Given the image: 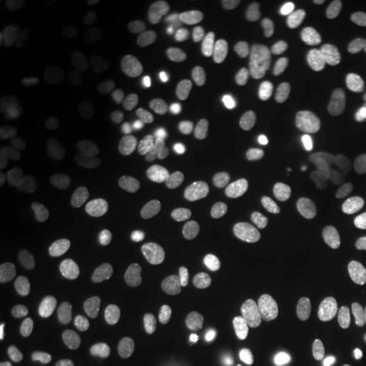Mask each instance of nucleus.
<instances>
[{"mask_svg": "<svg viewBox=\"0 0 366 366\" xmlns=\"http://www.w3.org/2000/svg\"><path fill=\"white\" fill-rule=\"evenodd\" d=\"M44 332L43 320L31 314L6 315L0 320V345L4 350L34 346Z\"/></svg>", "mask_w": 366, "mask_h": 366, "instance_id": "9", "label": "nucleus"}, {"mask_svg": "<svg viewBox=\"0 0 366 366\" xmlns=\"http://www.w3.org/2000/svg\"><path fill=\"white\" fill-rule=\"evenodd\" d=\"M277 297L287 309H300L309 299V283L300 277L282 278L277 287Z\"/></svg>", "mask_w": 366, "mask_h": 366, "instance_id": "21", "label": "nucleus"}, {"mask_svg": "<svg viewBox=\"0 0 366 366\" xmlns=\"http://www.w3.org/2000/svg\"><path fill=\"white\" fill-rule=\"evenodd\" d=\"M329 326H331V320H329L326 310L320 309L319 305H314L304 314V327L312 336L322 337V334L329 331Z\"/></svg>", "mask_w": 366, "mask_h": 366, "instance_id": "26", "label": "nucleus"}, {"mask_svg": "<svg viewBox=\"0 0 366 366\" xmlns=\"http://www.w3.org/2000/svg\"><path fill=\"white\" fill-rule=\"evenodd\" d=\"M346 366H366V340L353 350V353L346 361Z\"/></svg>", "mask_w": 366, "mask_h": 366, "instance_id": "32", "label": "nucleus"}, {"mask_svg": "<svg viewBox=\"0 0 366 366\" xmlns=\"http://www.w3.org/2000/svg\"><path fill=\"white\" fill-rule=\"evenodd\" d=\"M73 85H75V79L70 71H61L51 76L38 107L39 116L44 121H53L65 111L68 100L71 97Z\"/></svg>", "mask_w": 366, "mask_h": 366, "instance_id": "14", "label": "nucleus"}, {"mask_svg": "<svg viewBox=\"0 0 366 366\" xmlns=\"http://www.w3.org/2000/svg\"><path fill=\"white\" fill-rule=\"evenodd\" d=\"M172 199L182 212L199 214L207 204V192L192 175H178L172 183Z\"/></svg>", "mask_w": 366, "mask_h": 366, "instance_id": "17", "label": "nucleus"}, {"mask_svg": "<svg viewBox=\"0 0 366 366\" xmlns=\"http://www.w3.org/2000/svg\"><path fill=\"white\" fill-rule=\"evenodd\" d=\"M288 217L287 205L280 200H267V202L251 207L244 216V226L254 234H269L277 231Z\"/></svg>", "mask_w": 366, "mask_h": 366, "instance_id": "15", "label": "nucleus"}, {"mask_svg": "<svg viewBox=\"0 0 366 366\" xmlns=\"http://www.w3.org/2000/svg\"><path fill=\"white\" fill-rule=\"evenodd\" d=\"M278 241H280L282 248L287 251V254L294 259L304 258L305 254H309L310 248H312L310 246L309 227L304 226L302 222H292L283 227Z\"/></svg>", "mask_w": 366, "mask_h": 366, "instance_id": "20", "label": "nucleus"}, {"mask_svg": "<svg viewBox=\"0 0 366 366\" xmlns=\"http://www.w3.org/2000/svg\"><path fill=\"white\" fill-rule=\"evenodd\" d=\"M356 210L363 219H366V190L360 192L358 197H356Z\"/></svg>", "mask_w": 366, "mask_h": 366, "instance_id": "33", "label": "nucleus"}, {"mask_svg": "<svg viewBox=\"0 0 366 366\" xmlns=\"http://www.w3.org/2000/svg\"><path fill=\"white\" fill-rule=\"evenodd\" d=\"M116 366H158L157 361L137 346H126L117 353Z\"/></svg>", "mask_w": 366, "mask_h": 366, "instance_id": "27", "label": "nucleus"}, {"mask_svg": "<svg viewBox=\"0 0 366 366\" xmlns=\"http://www.w3.org/2000/svg\"><path fill=\"white\" fill-rule=\"evenodd\" d=\"M27 360L33 366H66V358L51 342H36L27 350Z\"/></svg>", "mask_w": 366, "mask_h": 366, "instance_id": "23", "label": "nucleus"}, {"mask_svg": "<svg viewBox=\"0 0 366 366\" xmlns=\"http://www.w3.org/2000/svg\"><path fill=\"white\" fill-rule=\"evenodd\" d=\"M194 278L210 299H226L236 287V269L221 251H207L194 263Z\"/></svg>", "mask_w": 366, "mask_h": 366, "instance_id": "8", "label": "nucleus"}, {"mask_svg": "<svg viewBox=\"0 0 366 366\" xmlns=\"http://www.w3.org/2000/svg\"><path fill=\"white\" fill-rule=\"evenodd\" d=\"M177 153L197 180H212L222 172L224 157L217 141L199 127H183L178 132Z\"/></svg>", "mask_w": 366, "mask_h": 366, "instance_id": "3", "label": "nucleus"}, {"mask_svg": "<svg viewBox=\"0 0 366 366\" xmlns=\"http://www.w3.org/2000/svg\"><path fill=\"white\" fill-rule=\"evenodd\" d=\"M341 287L347 294V299L353 300L361 309H366V274L355 272H346L341 277Z\"/></svg>", "mask_w": 366, "mask_h": 366, "instance_id": "24", "label": "nucleus"}, {"mask_svg": "<svg viewBox=\"0 0 366 366\" xmlns=\"http://www.w3.org/2000/svg\"><path fill=\"white\" fill-rule=\"evenodd\" d=\"M65 7L66 4L59 0H17L12 11L22 26L38 29L56 21Z\"/></svg>", "mask_w": 366, "mask_h": 366, "instance_id": "13", "label": "nucleus"}, {"mask_svg": "<svg viewBox=\"0 0 366 366\" xmlns=\"http://www.w3.org/2000/svg\"><path fill=\"white\" fill-rule=\"evenodd\" d=\"M12 366H24V365H12Z\"/></svg>", "mask_w": 366, "mask_h": 366, "instance_id": "35", "label": "nucleus"}, {"mask_svg": "<svg viewBox=\"0 0 366 366\" xmlns=\"http://www.w3.org/2000/svg\"><path fill=\"white\" fill-rule=\"evenodd\" d=\"M258 92V80L242 66H231L219 73L210 85V102L221 114H234L248 105Z\"/></svg>", "mask_w": 366, "mask_h": 366, "instance_id": "6", "label": "nucleus"}, {"mask_svg": "<svg viewBox=\"0 0 366 366\" xmlns=\"http://www.w3.org/2000/svg\"><path fill=\"white\" fill-rule=\"evenodd\" d=\"M162 194L159 173L144 163H129L117 168L109 182L111 202L124 212L136 214L154 207Z\"/></svg>", "mask_w": 366, "mask_h": 366, "instance_id": "2", "label": "nucleus"}, {"mask_svg": "<svg viewBox=\"0 0 366 366\" xmlns=\"http://www.w3.org/2000/svg\"><path fill=\"white\" fill-rule=\"evenodd\" d=\"M366 61L361 54L351 49L331 53L320 59V73L331 84H355L363 79Z\"/></svg>", "mask_w": 366, "mask_h": 366, "instance_id": "11", "label": "nucleus"}, {"mask_svg": "<svg viewBox=\"0 0 366 366\" xmlns=\"http://www.w3.org/2000/svg\"><path fill=\"white\" fill-rule=\"evenodd\" d=\"M48 269V253L39 241L19 237L4 242L0 249V272L4 280L22 283Z\"/></svg>", "mask_w": 366, "mask_h": 366, "instance_id": "5", "label": "nucleus"}, {"mask_svg": "<svg viewBox=\"0 0 366 366\" xmlns=\"http://www.w3.org/2000/svg\"><path fill=\"white\" fill-rule=\"evenodd\" d=\"M342 111L353 119L366 117V76L347 86L342 95Z\"/></svg>", "mask_w": 366, "mask_h": 366, "instance_id": "22", "label": "nucleus"}, {"mask_svg": "<svg viewBox=\"0 0 366 366\" xmlns=\"http://www.w3.org/2000/svg\"><path fill=\"white\" fill-rule=\"evenodd\" d=\"M148 302L136 290L122 292L112 305V319L121 326H141L148 319Z\"/></svg>", "mask_w": 366, "mask_h": 366, "instance_id": "18", "label": "nucleus"}, {"mask_svg": "<svg viewBox=\"0 0 366 366\" xmlns=\"http://www.w3.org/2000/svg\"><path fill=\"white\" fill-rule=\"evenodd\" d=\"M7 102H9L7 81L2 80V84H0V112H4V109H6V104Z\"/></svg>", "mask_w": 366, "mask_h": 366, "instance_id": "34", "label": "nucleus"}, {"mask_svg": "<svg viewBox=\"0 0 366 366\" xmlns=\"http://www.w3.org/2000/svg\"><path fill=\"white\" fill-rule=\"evenodd\" d=\"M143 9H144L143 0H119V2L112 4V11L122 17L134 16V14L143 11Z\"/></svg>", "mask_w": 366, "mask_h": 366, "instance_id": "30", "label": "nucleus"}, {"mask_svg": "<svg viewBox=\"0 0 366 366\" xmlns=\"http://www.w3.org/2000/svg\"><path fill=\"white\" fill-rule=\"evenodd\" d=\"M305 177L315 189L326 194H341L358 177V167L341 143L331 137H315L302 151Z\"/></svg>", "mask_w": 366, "mask_h": 366, "instance_id": "1", "label": "nucleus"}, {"mask_svg": "<svg viewBox=\"0 0 366 366\" xmlns=\"http://www.w3.org/2000/svg\"><path fill=\"white\" fill-rule=\"evenodd\" d=\"M49 80V68L36 59H27L14 68L7 80L9 109L14 116L24 119L33 114Z\"/></svg>", "mask_w": 366, "mask_h": 366, "instance_id": "4", "label": "nucleus"}, {"mask_svg": "<svg viewBox=\"0 0 366 366\" xmlns=\"http://www.w3.org/2000/svg\"><path fill=\"white\" fill-rule=\"evenodd\" d=\"M251 6L249 0H219L217 11L221 14H236Z\"/></svg>", "mask_w": 366, "mask_h": 366, "instance_id": "31", "label": "nucleus"}, {"mask_svg": "<svg viewBox=\"0 0 366 366\" xmlns=\"http://www.w3.org/2000/svg\"><path fill=\"white\" fill-rule=\"evenodd\" d=\"M346 241L341 234H326L315 242L307 254L309 269L319 277L331 274L346 258Z\"/></svg>", "mask_w": 366, "mask_h": 366, "instance_id": "12", "label": "nucleus"}, {"mask_svg": "<svg viewBox=\"0 0 366 366\" xmlns=\"http://www.w3.org/2000/svg\"><path fill=\"white\" fill-rule=\"evenodd\" d=\"M95 204L94 195H63L56 200V209L61 212H80L90 210Z\"/></svg>", "mask_w": 366, "mask_h": 366, "instance_id": "28", "label": "nucleus"}, {"mask_svg": "<svg viewBox=\"0 0 366 366\" xmlns=\"http://www.w3.org/2000/svg\"><path fill=\"white\" fill-rule=\"evenodd\" d=\"M226 158L229 170L239 185H251L267 175L273 164V158L253 139L244 136L232 137L227 143Z\"/></svg>", "mask_w": 366, "mask_h": 366, "instance_id": "7", "label": "nucleus"}, {"mask_svg": "<svg viewBox=\"0 0 366 366\" xmlns=\"http://www.w3.org/2000/svg\"><path fill=\"white\" fill-rule=\"evenodd\" d=\"M345 360L342 346L332 337H315L300 350L297 366H341Z\"/></svg>", "mask_w": 366, "mask_h": 366, "instance_id": "16", "label": "nucleus"}, {"mask_svg": "<svg viewBox=\"0 0 366 366\" xmlns=\"http://www.w3.org/2000/svg\"><path fill=\"white\" fill-rule=\"evenodd\" d=\"M360 314H361V307H358L353 300L346 299V300H341L340 304L332 309L331 317L334 324L345 326V324L355 322V320L360 317Z\"/></svg>", "mask_w": 366, "mask_h": 366, "instance_id": "29", "label": "nucleus"}, {"mask_svg": "<svg viewBox=\"0 0 366 366\" xmlns=\"http://www.w3.org/2000/svg\"><path fill=\"white\" fill-rule=\"evenodd\" d=\"M153 84L159 94L167 97H185L195 92L199 73L185 61L164 63L154 71Z\"/></svg>", "mask_w": 366, "mask_h": 366, "instance_id": "10", "label": "nucleus"}, {"mask_svg": "<svg viewBox=\"0 0 366 366\" xmlns=\"http://www.w3.org/2000/svg\"><path fill=\"white\" fill-rule=\"evenodd\" d=\"M242 46H244V38L242 33L236 27H222L219 29L212 38L209 39L207 44V53L209 58L212 59L217 65H224V63L232 61L239 56L242 51Z\"/></svg>", "mask_w": 366, "mask_h": 366, "instance_id": "19", "label": "nucleus"}, {"mask_svg": "<svg viewBox=\"0 0 366 366\" xmlns=\"http://www.w3.org/2000/svg\"><path fill=\"white\" fill-rule=\"evenodd\" d=\"M192 366H244L241 360L224 350L217 347H209V350L199 351L194 358H192Z\"/></svg>", "mask_w": 366, "mask_h": 366, "instance_id": "25", "label": "nucleus"}]
</instances>
